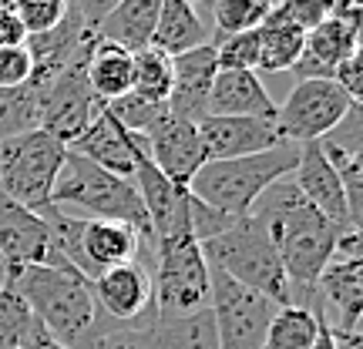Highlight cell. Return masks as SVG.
Instances as JSON below:
<instances>
[{"label":"cell","instance_id":"6da1fadb","mask_svg":"<svg viewBox=\"0 0 363 349\" xmlns=\"http://www.w3.org/2000/svg\"><path fill=\"white\" fill-rule=\"evenodd\" d=\"M249 215L266 229V235L279 252L293 306L316 312V279L333 259L340 235L350 229H340L326 215H320L299 195L293 178L269 185Z\"/></svg>","mask_w":363,"mask_h":349},{"label":"cell","instance_id":"7a4b0ae2","mask_svg":"<svg viewBox=\"0 0 363 349\" xmlns=\"http://www.w3.org/2000/svg\"><path fill=\"white\" fill-rule=\"evenodd\" d=\"M4 282L30 306L44 333L67 349H94V343L118 326L98 309L91 279L78 269L4 265Z\"/></svg>","mask_w":363,"mask_h":349},{"label":"cell","instance_id":"3957f363","mask_svg":"<svg viewBox=\"0 0 363 349\" xmlns=\"http://www.w3.org/2000/svg\"><path fill=\"white\" fill-rule=\"evenodd\" d=\"M299 165V144H276L269 151L246 158H229V161H206L195 171L189 195L206 202L222 215L233 219H246L252 205L259 202V195L276 185V181L289 178Z\"/></svg>","mask_w":363,"mask_h":349},{"label":"cell","instance_id":"277c9868","mask_svg":"<svg viewBox=\"0 0 363 349\" xmlns=\"http://www.w3.org/2000/svg\"><path fill=\"white\" fill-rule=\"evenodd\" d=\"M148 256L145 265L152 272V292H155V316H185V312L208 306V265L202 259V248L189 229V208L165 235L152 242H142Z\"/></svg>","mask_w":363,"mask_h":349},{"label":"cell","instance_id":"5b68a950","mask_svg":"<svg viewBox=\"0 0 363 349\" xmlns=\"http://www.w3.org/2000/svg\"><path fill=\"white\" fill-rule=\"evenodd\" d=\"M199 248H202V259H206L208 269L222 272V275H229L233 282L266 296L269 302H276L279 309L293 306L279 252L272 246V239L266 235V229H262L252 215L235 219L225 232H219L216 239L202 242Z\"/></svg>","mask_w":363,"mask_h":349},{"label":"cell","instance_id":"8992f818","mask_svg":"<svg viewBox=\"0 0 363 349\" xmlns=\"http://www.w3.org/2000/svg\"><path fill=\"white\" fill-rule=\"evenodd\" d=\"M51 205L57 208H81L88 219H108V222H125L131 229H138L145 242H152V229L145 219L142 198L135 192L128 178H118L111 171L98 168L94 161L67 151L65 165L57 171L51 192Z\"/></svg>","mask_w":363,"mask_h":349},{"label":"cell","instance_id":"52a82bcc","mask_svg":"<svg viewBox=\"0 0 363 349\" xmlns=\"http://www.w3.org/2000/svg\"><path fill=\"white\" fill-rule=\"evenodd\" d=\"M65 144L54 142L40 128L0 142V195L40 215L51 205L54 181L65 165Z\"/></svg>","mask_w":363,"mask_h":349},{"label":"cell","instance_id":"ba28073f","mask_svg":"<svg viewBox=\"0 0 363 349\" xmlns=\"http://www.w3.org/2000/svg\"><path fill=\"white\" fill-rule=\"evenodd\" d=\"M208 309L216 319L219 349H262L279 306L246 285L233 282L229 275L208 269Z\"/></svg>","mask_w":363,"mask_h":349},{"label":"cell","instance_id":"9c48e42d","mask_svg":"<svg viewBox=\"0 0 363 349\" xmlns=\"http://www.w3.org/2000/svg\"><path fill=\"white\" fill-rule=\"evenodd\" d=\"M357 104L333 81H296L283 104H276V131L289 144L323 142Z\"/></svg>","mask_w":363,"mask_h":349},{"label":"cell","instance_id":"30bf717a","mask_svg":"<svg viewBox=\"0 0 363 349\" xmlns=\"http://www.w3.org/2000/svg\"><path fill=\"white\" fill-rule=\"evenodd\" d=\"M91 292L98 299V309L118 323L125 333H145L155 323V292L152 272L142 259L104 269L91 279Z\"/></svg>","mask_w":363,"mask_h":349},{"label":"cell","instance_id":"8fae6325","mask_svg":"<svg viewBox=\"0 0 363 349\" xmlns=\"http://www.w3.org/2000/svg\"><path fill=\"white\" fill-rule=\"evenodd\" d=\"M67 151L88 158L98 168L111 171L118 178L131 181L135 165H138L142 158H148V142H145L142 135H131L128 128H121L115 118L108 115V108L101 104V111L91 118V125L84 128V135H81Z\"/></svg>","mask_w":363,"mask_h":349},{"label":"cell","instance_id":"7c38bea8","mask_svg":"<svg viewBox=\"0 0 363 349\" xmlns=\"http://www.w3.org/2000/svg\"><path fill=\"white\" fill-rule=\"evenodd\" d=\"M148 158L165 178L189 192L195 171L206 165V148H202V138H199V128L192 121H182V118H165L148 138Z\"/></svg>","mask_w":363,"mask_h":349},{"label":"cell","instance_id":"4fadbf2b","mask_svg":"<svg viewBox=\"0 0 363 349\" xmlns=\"http://www.w3.org/2000/svg\"><path fill=\"white\" fill-rule=\"evenodd\" d=\"M195 128L206 148V161L259 155L283 144L276 121H262V118H202Z\"/></svg>","mask_w":363,"mask_h":349},{"label":"cell","instance_id":"5bb4252c","mask_svg":"<svg viewBox=\"0 0 363 349\" xmlns=\"http://www.w3.org/2000/svg\"><path fill=\"white\" fill-rule=\"evenodd\" d=\"M219 74L216 67V47L202 44L192 51L172 57V94H169V115L182 118V121H192L199 125L206 118V104H208V91L212 81Z\"/></svg>","mask_w":363,"mask_h":349},{"label":"cell","instance_id":"9a60e30c","mask_svg":"<svg viewBox=\"0 0 363 349\" xmlns=\"http://www.w3.org/2000/svg\"><path fill=\"white\" fill-rule=\"evenodd\" d=\"M289 178H293V185L299 188V195H303L320 215H326V219L333 222V225H340V229H357L350 219V208H347L343 185H340L333 165L326 161L323 144L320 142L299 144V165Z\"/></svg>","mask_w":363,"mask_h":349},{"label":"cell","instance_id":"2e32d148","mask_svg":"<svg viewBox=\"0 0 363 349\" xmlns=\"http://www.w3.org/2000/svg\"><path fill=\"white\" fill-rule=\"evenodd\" d=\"M0 262L4 265H51V239L38 212L0 195Z\"/></svg>","mask_w":363,"mask_h":349},{"label":"cell","instance_id":"e0dca14e","mask_svg":"<svg viewBox=\"0 0 363 349\" xmlns=\"http://www.w3.org/2000/svg\"><path fill=\"white\" fill-rule=\"evenodd\" d=\"M206 118H262L276 121V101L256 71H219L208 91Z\"/></svg>","mask_w":363,"mask_h":349},{"label":"cell","instance_id":"ac0fdd59","mask_svg":"<svg viewBox=\"0 0 363 349\" xmlns=\"http://www.w3.org/2000/svg\"><path fill=\"white\" fill-rule=\"evenodd\" d=\"M131 185L142 198L145 219H148V229H152V239L165 235L175 225V222L185 215V195L182 188H175L162 171L152 165V158H142L135 165V175H131Z\"/></svg>","mask_w":363,"mask_h":349},{"label":"cell","instance_id":"d6986e66","mask_svg":"<svg viewBox=\"0 0 363 349\" xmlns=\"http://www.w3.org/2000/svg\"><path fill=\"white\" fill-rule=\"evenodd\" d=\"M142 235L125 222H108V219H88L84 222V235H81V248L88 259L91 272L98 275L104 269H115L125 262H135L142 252Z\"/></svg>","mask_w":363,"mask_h":349},{"label":"cell","instance_id":"ffe728a7","mask_svg":"<svg viewBox=\"0 0 363 349\" xmlns=\"http://www.w3.org/2000/svg\"><path fill=\"white\" fill-rule=\"evenodd\" d=\"M135 336L145 349H219L216 319L208 306L185 316H165V319L155 316V323Z\"/></svg>","mask_w":363,"mask_h":349},{"label":"cell","instance_id":"44dd1931","mask_svg":"<svg viewBox=\"0 0 363 349\" xmlns=\"http://www.w3.org/2000/svg\"><path fill=\"white\" fill-rule=\"evenodd\" d=\"M158 7H162V0H118L115 7L104 13L94 38L118 44V47H125L131 54L142 51V47H152Z\"/></svg>","mask_w":363,"mask_h":349},{"label":"cell","instance_id":"7402d4cb","mask_svg":"<svg viewBox=\"0 0 363 349\" xmlns=\"http://www.w3.org/2000/svg\"><path fill=\"white\" fill-rule=\"evenodd\" d=\"M202 44H206V27H202V17H199L192 0H162L152 47H158L169 57H179V54L202 47Z\"/></svg>","mask_w":363,"mask_h":349},{"label":"cell","instance_id":"603a6c76","mask_svg":"<svg viewBox=\"0 0 363 349\" xmlns=\"http://www.w3.org/2000/svg\"><path fill=\"white\" fill-rule=\"evenodd\" d=\"M84 78H88L91 94L101 104L128 94L131 91V51L118 47V44H108V40H94L88 61H84Z\"/></svg>","mask_w":363,"mask_h":349},{"label":"cell","instance_id":"cb8c5ba5","mask_svg":"<svg viewBox=\"0 0 363 349\" xmlns=\"http://www.w3.org/2000/svg\"><path fill=\"white\" fill-rule=\"evenodd\" d=\"M357 40H360V17H333L330 13L323 24L306 34L303 54H310L316 64L333 71L340 61L357 54Z\"/></svg>","mask_w":363,"mask_h":349},{"label":"cell","instance_id":"d4e9b609","mask_svg":"<svg viewBox=\"0 0 363 349\" xmlns=\"http://www.w3.org/2000/svg\"><path fill=\"white\" fill-rule=\"evenodd\" d=\"M259 67L256 71H289L303 54L306 34L299 27L276 24V21H262L259 27Z\"/></svg>","mask_w":363,"mask_h":349},{"label":"cell","instance_id":"484cf974","mask_svg":"<svg viewBox=\"0 0 363 349\" xmlns=\"http://www.w3.org/2000/svg\"><path fill=\"white\" fill-rule=\"evenodd\" d=\"M283 0H212V17H216V38L208 44L242 34V30H256V27L269 17Z\"/></svg>","mask_w":363,"mask_h":349},{"label":"cell","instance_id":"4316f807","mask_svg":"<svg viewBox=\"0 0 363 349\" xmlns=\"http://www.w3.org/2000/svg\"><path fill=\"white\" fill-rule=\"evenodd\" d=\"M316 329H320V316L313 309H299V306L276 309L262 349H310Z\"/></svg>","mask_w":363,"mask_h":349},{"label":"cell","instance_id":"83f0119b","mask_svg":"<svg viewBox=\"0 0 363 349\" xmlns=\"http://www.w3.org/2000/svg\"><path fill=\"white\" fill-rule=\"evenodd\" d=\"M131 91L152 101H169L172 94V57L158 47H142L131 54Z\"/></svg>","mask_w":363,"mask_h":349},{"label":"cell","instance_id":"f1b7e54d","mask_svg":"<svg viewBox=\"0 0 363 349\" xmlns=\"http://www.w3.org/2000/svg\"><path fill=\"white\" fill-rule=\"evenodd\" d=\"M40 128V101L38 91L24 84V88H0V142H11L17 135Z\"/></svg>","mask_w":363,"mask_h":349},{"label":"cell","instance_id":"f546056e","mask_svg":"<svg viewBox=\"0 0 363 349\" xmlns=\"http://www.w3.org/2000/svg\"><path fill=\"white\" fill-rule=\"evenodd\" d=\"M44 333L38 316L30 312L24 299L13 292L11 285H0V349H17Z\"/></svg>","mask_w":363,"mask_h":349},{"label":"cell","instance_id":"4dcf8cb0","mask_svg":"<svg viewBox=\"0 0 363 349\" xmlns=\"http://www.w3.org/2000/svg\"><path fill=\"white\" fill-rule=\"evenodd\" d=\"M104 108H108V115L115 118L121 128H128L131 135H142V138H148L169 118V104L165 101H152V98L135 94V91L121 94L115 101H108Z\"/></svg>","mask_w":363,"mask_h":349},{"label":"cell","instance_id":"1f68e13d","mask_svg":"<svg viewBox=\"0 0 363 349\" xmlns=\"http://www.w3.org/2000/svg\"><path fill=\"white\" fill-rule=\"evenodd\" d=\"M323 155L326 161L333 165L340 185H343V195H347V208H350L353 225L360 229V212H363V158L357 148H343V144L323 138Z\"/></svg>","mask_w":363,"mask_h":349},{"label":"cell","instance_id":"d6a6232c","mask_svg":"<svg viewBox=\"0 0 363 349\" xmlns=\"http://www.w3.org/2000/svg\"><path fill=\"white\" fill-rule=\"evenodd\" d=\"M219 71H256L259 67V30H242L212 44ZM259 74V71H256Z\"/></svg>","mask_w":363,"mask_h":349},{"label":"cell","instance_id":"836d02e7","mask_svg":"<svg viewBox=\"0 0 363 349\" xmlns=\"http://www.w3.org/2000/svg\"><path fill=\"white\" fill-rule=\"evenodd\" d=\"M13 13L24 24L27 34H48L65 21L67 0H17Z\"/></svg>","mask_w":363,"mask_h":349},{"label":"cell","instance_id":"e575fe53","mask_svg":"<svg viewBox=\"0 0 363 349\" xmlns=\"http://www.w3.org/2000/svg\"><path fill=\"white\" fill-rule=\"evenodd\" d=\"M330 17L323 0H283L276 11L266 17V21H276V24H289L299 27L303 34H310L313 27H320Z\"/></svg>","mask_w":363,"mask_h":349},{"label":"cell","instance_id":"d590c367","mask_svg":"<svg viewBox=\"0 0 363 349\" xmlns=\"http://www.w3.org/2000/svg\"><path fill=\"white\" fill-rule=\"evenodd\" d=\"M185 208H189V229H192L199 246L208 242V239H216L219 232H225V229L235 222L233 215H222V212L208 208L206 202H199V198H192V195H185Z\"/></svg>","mask_w":363,"mask_h":349},{"label":"cell","instance_id":"8d00e7d4","mask_svg":"<svg viewBox=\"0 0 363 349\" xmlns=\"http://www.w3.org/2000/svg\"><path fill=\"white\" fill-rule=\"evenodd\" d=\"M34 74V61L24 47H11V51H0V88L11 91V88H24L27 81Z\"/></svg>","mask_w":363,"mask_h":349},{"label":"cell","instance_id":"74e56055","mask_svg":"<svg viewBox=\"0 0 363 349\" xmlns=\"http://www.w3.org/2000/svg\"><path fill=\"white\" fill-rule=\"evenodd\" d=\"M333 84H337L347 98H350L357 108H360V98H363V71H360V51L347 57V61H340L333 67Z\"/></svg>","mask_w":363,"mask_h":349},{"label":"cell","instance_id":"f35d334b","mask_svg":"<svg viewBox=\"0 0 363 349\" xmlns=\"http://www.w3.org/2000/svg\"><path fill=\"white\" fill-rule=\"evenodd\" d=\"M24 24L17 21V13H0V51H11V47H24L27 44Z\"/></svg>","mask_w":363,"mask_h":349},{"label":"cell","instance_id":"ab89813d","mask_svg":"<svg viewBox=\"0 0 363 349\" xmlns=\"http://www.w3.org/2000/svg\"><path fill=\"white\" fill-rule=\"evenodd\" d=\"M94 349H145V346L138 343L135 333H125L121 326H115V329H108V333L94 343Z\"/></svg>","mask_w":363,"mask_h":349},{"label":"cell","instance_id":"60d3db41","mask_svg":"<svg viewBox=\"0 0 363 349\" xmlns=\"http://www.w3.org/2000/svg\"><path fill=\"white\" fill-rule=\"evenodd\" d=\"M310 349H340V339L333 336V329L320 319V329H316V339H313Z\"/></svg>","mask_w":363,"mask_h":349},{"label":"cell","instance_id":"b9f144b4","mask_svg":"<svg viewBox=\"0 0 363 349\" xmlns=\"http://www.w3.org/2000/svg\"><path fill=\"white\" fill-rule=\"evenodd\" d=\"M17 349H67V346H61V343H54L48 333H40V336H34L30 343H24V346H17Z\"/></svg>","mask_w":363,"mask_h":349},{"label":"cell","instance_id":"7bdbcfd3","mask_svg":"<svg viewBox=\"0 0 363 349\" xmlns=\"http://www.w3.org/2000/svg\"><path fill=\"white\" fill-rule=\"evenodd\" d=\"M13 4L17 0H0V13H13Z\"/></svg>","mask_w":363,"mask_h":349},{"label":"cell","instance_id":"ee69618b","mask_svg":"<svg viewBox=\"0 0 363 349\" xmlns=\"http://www.w3.org/2000/svg\"><path fill=\"white\" fill-rule=\"evenodd\" d=\"M340 349H360V346H347V343H340Z\"/></svg>","mask_w":363,"mask_h":349},{"label":"cell","instance_id":"f6af8a7d","mask_svg":"<svg viewBox=\"0 0 363 349\" xmlns=\"http://www.w3.org/2000/svg\"><path fill=\"white\" fill-rule=\"evenodd\" d=\"M0 285H4V265H0Z\"/></svg>","mask_w":363,"mask_h":349},{"label":"cell","instance_id":"bcb514c9","mask_svg":"<svg viewBox=\"0 0 363 349\" xmlns=\"http://www.w3.org/2000/svg\"><path fill=\"white\" fill-rule=\"evenodd\" d=\"M0 265H4V262H0Z\"/></svg>","mask_w":363,"mask_h":349}]
</instances>
